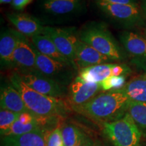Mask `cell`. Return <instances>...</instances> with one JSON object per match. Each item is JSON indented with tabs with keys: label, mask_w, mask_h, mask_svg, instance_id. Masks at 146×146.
<instances>
[{
	"label": "cell",
	"mask_w": 146,
	"mask_h": 146,
	"mask_svg": "<svg viewBox=\"0 0 146 146\" xmlns=\"http://www.w3.org/2000/svg\"><path fill=\"white\" fill-rule=\"evenodd\" d=\"M138 1L141 8L143 9L144 12H146V0H138Z\"/></svg>",
	"instance_id": "f546056e"
},
{
	"label": "cell",
	"mask_w": 146,
	"mask_h": 146,
	"mask_svg": "<svg viewBox=\"0 0 146 146\" xmlns=\"http://www.w3.org/2000/svg\"><path fill=\"white\" fill-rule=\"evenodd\" d=\"M33 47L36 54V66L39 72L62 86H69L76 76V73H78L77 69L68 64L47 57L41 54L33 45Z\"/></svg>",
	"instance_id": "52a82bcc"
},
{
	"label": "cell",
	"mask_w": 146,
	"mask_h": 146,
	"mask_svg": "<svg viewBox=\"0 0 146 146\" xmlns=\"http://www.w3.org/2000/svg\"><path fill=\"white\" fill-rule=\"evenodd\" d=\"M0 106L1 109L8 110L19 114L25 112L31 113L27 108L21 94L11 83L1 87Z\"/></svg>",
	"instance_id": "2e32d148"
},
{
	"label": "cell",
	"mask_w": 146,
	"mask_h": 146,
	"mask_svg": "<svg viewBox=\"0 0 146 146\" xmlns=\"http://www.w3.org/2000/svg\"><path fill=\"white\" fill-rule=\"evenodd\" d=\"M31 42L36 50L44 56L60 62L72 65L69 60L60 52L52 40L47 36L43 35H35L31 38Z\"/></svg>",
	"instance_id": "ac0fdd59"
},
{
	"label": "cell",
	"mask_w": 146,
	"mask_h": 146,
	"mask_svg": "<svg viewBox=\"0 0 146 146\" xmlns=\"http://www.w3.org/2000/svg\"><path fill=\"white\" fill-rule=\"evenodd\" d=\"M127 112L137 125L142 134L146 135V103L130 100Z\"/></svg>",
	"instance_id": "44dd1931"
},
{
	"label": "cell",
	"mask_w": 146,
	"mask_h": 146,
	"mask_svg": "<svg viewBox=\"0 0 146 146\" xmlns=\"http://www.w3.org/2000/svg\"><path fill=\"white\" fill-rule=\"evenodd\" d=\"M40 125L41 124H40V118L39 117H37L36 120H35L34 122L29 124H23L18 119L12 125L10 130L4 136H15L26 134V133L40 129H41Z\"/></svg>",
	"instance_id": "7402d4cb"
},
{
	"label": "cell",
	"mask_w": 146,
	"mask_h": 146,
	"mask_svg": "<svg viewBox=\"0 0 146 146\" xmlns=\"http://www.w3.org/2000/svg\"><path fill=\"white\" fill-rule=\"evenodd\" d=\"M104 133L114 146H139L142 133L127 113L123 118L104 123Z\"/></svg>",
	"instance_id": "5b68a950"
},
{
	"label": "cell",
	"mask_w": 146,
	"mask_h": 146,
	"mask_svg": "<svg viewBox=\"0 0 146 146\" xmlns=\"http://www.w3.org/2000/svg\"><path fill=\"white\" fill-rule=\"evenodd\" d=\"M46 146H64L61 129L56 128L47 137Z\"/></svg>",
	"instance_id": "484cf974"
},
{
	"label": "cell",
	"mask_w": 146,
	"mask_h": 146,
	"mask_svg": "<svg viewBox=\"0 0 146 146\" xmlns=\"http://www.w3.org/2000/svg\"><path fill=\"white\" fill-rule=\"evenodd\" d=\"M114 62L108 56L101 54L90 45L84 43L78 36L75 43L74 60V64L77 70H80L91 66L113 63Z\"/></svg>",
	"instance_id": "4fadbf2b"
},
{
	"label": "cell",
	"mask_w": 146,
	"mask_h": 146,
	"mask_svg": "<svg viewBox=\"0 0 146 146\" xmlns=\"http://www.w3.org/2000/svg\"><path fill=\"white\" fill-rule=\"evenodd\" d=\"M17 73L27 86L40 94L56 98H61L65 96L66 87L59 85L40 72L28 74Z\"/></svg>",
	"instance_id": "8fae6325"
},
{
	"label": "cell",
	"mask_w": 146,
	"mask_h": 146,
	"mask_svg": "<svg viewBox=\"0 0 146 146\" xmlns=\"http://www.w3.org/2000/svg\"><path fill=\"white\" fill-rule=\"evenodd\" d=\"M114 66V63L91 66L78 70V75L87 82L100 83L110 76H113Z\"/></svg>",
	"instance_id": "d6986e66"
},
{
	"label": "cell",
	"mask_w": 146,
	"mask_h": 146,
	"mask_svg": "<svg viewBox=\"0 0 146 146\" xmlns=\"http://www.w3.org/2000/svg\"><path fill=\"white\" fill-rule=\"evenodd\" d=\"M121 89L131 101L146 103V72L131 78Z\"/></svg>",
	"instance_id": "ffe728a7"
},
{
	"label": "cell",
	"mask_w": 146,
	"mask_h": 146,
	"mask_svg": "<svg viewBox=\"0 0 146 146\" xmlns=\"http://www.w3.org/2000/svg\"><path fill=\"white\" fill-rule=\"evenodd\" d=\"M12 0H0V3L1 4H8V3H12Z\"/></svg>",
	"instance_id": "4dcf8cb0"
},
{
	"label": "cell",
	"mask_w": 146,
	"mask_h": 146,
	"mask_svg": "<svg viewBox=\"0 0 146 146\" xmlns=\"http://www.w3.org/2000/svg\"><path fill=\"white\" fill-rule=\"evenodd\" d=\"M13 68L21 74L39 72L36 62V54L31 42L22 35L18 39L13 56Z\"/></svg>",
	"instance_id": "30bf717a"
},
{
	"label": "cell",
	"mask_w": 146,
	"mask_h": 146,
	"mask_svg": "<svg viewBox=\"0 0 146 146\" xmlns=\"http://www.w3.org/2000/svg\"><path fill=\"white\" fill-rule=\"evenodd\" d=\"M75 146H97L95 143V142L93 141L91 139L88 137L83 135L82 137L80 139V141L78 142L77 144Z\"/></svg>",
	"instance_id": "f1b7e54d"
},
{
	"label": "cell",
	"mask_w": 146,
	"mask_h": 146,
	"mask_svg": "<svg viewBox=\"0 0 146 146\" xmlns=\"http://www.w3.org/2000/svg\"><path fill=\"white\" fill-rule=\"evenodd\" d=\"M125 76H112L100 83L103 91L121 89L125 83Z\"/></svg>",
	"instance_id": "d4e9b609"
},
{
	"label": "cell",
	"mask_w": 146,
	"mask_h": 146,
	"mask_svg": "<svg viewBox=\"0 0 146 146\" xmlns=\"http://www.w3.org/2000/svg\"><path fill=\"white\" fill-rule=\"evenodd\" d=\"M74 28H59L45 26L42 35L50 38L60 52L76 68L74 60L75 43L78 35L74 33Z\"/></svg>",
	"instance_id": "9c48e42d"
},
{
	"label": "cell",
	"mask_w": 146,
	"mask_h": 146,
	"mask_svg": "<svg viewBox=\"0 0 146 146\" xmlns=\"http://www.w3.org/2000/svg\"><path fill=\"white\" fill-rule=\"evenodd\" d=\"M139 146H146V143H143V144H140Z\"/></svg>",
	"instance_id": "d6a6232c"
},
{
	"label": "cell",
	"mask_w": 146,
	"mask_h": 146,
	"mask_svg": "<svg viewBox=\"0 0 146 146\" xmlns=\"http://www.w3.org/2000/svg\"><path fill=\"white\" fill-rule=\"evenodd\" d=\"M10 81L21 94L29 110L36 117L52 118L66 112V106L60 98L45 96L30 88L16 72L11 74Z\"/></svg>",
	"instance_id": "7a4b0ae2"
},
{
	"label": "cell",
	"mask_w": 146,
	"mask_h": 146,
	"mask_svg": "<svg viewBox=\"0 0 146 146\" xmlns=\"http://www.w3.org/2000/svg\"><path fill=\"white\" fill-rule=\"evenodd\" d=\"M38 7L45 20L52 21L69 20L86 10L83 0H39Z\"/></svg>",
	"instance_id": "8992f818"
},
{
	"label": "cell",
	"mask_w": 146,
	"mask_h": 146,
	"mask_svg": "<svg viewBox=\"0 0 146 146\" xmlns=\"http://www.w3.org/2000/svg\"><path fill=\"white\" fill-rule=\"evenodd\" d=\"M46 137L43 129L15 136H4L2 146H46Z\"/></svg>",
	"instance_id": "e0dca14e"
},
{
	"label": "cell",
	"mask_w": 146,
	"mask_h": 146,
	"mask_svg": "<svg viewBox=\"0 0 146 146\" xmlns=\"http://www.w3.org/2000/svg\"><path fill=\"white\" fill-rule=\"evenodd\" d=\"M79 39L113 61L123 60L124 53L106 25L100 22H89L78 33Z\"/></svg>",
	"instance_id": "3957f363"
},
{
	"label": "cell",
	"mask_w": 146,
	"mask_h": 146,
	"mask_svg": "<svg viewBox=\"0 0 146 146\" xmlns=\"http://www.w3.org/2000/svg\"><path fill=\"white\" fill-rule=\"evenodd\" d=\"M22 34L10 28L1 31L0 35V60L1 68H13V56Z\"/></svg>",
	"instance_id": "9a60e30c"
},
{
	"label": "cell",
	"mask_w": 146,
	"mask_h": 146,
	"mask_svg": "<svg viewBox=\"0 0 146 146\" xmlns=\"http://www.w3.org/2000/svg\"><path fill=\"white\" fill-rule=\"evenodd\" d=\"M7 19L15 27L16 30L27 37L42 35L44 25L38 18L28 14L10 12L6 14Z\"/></svg>",
	"instance_id": "5bb4252c"
},
{
	"label": "cell",
	"mask_w": 146,
	"mask_h": 146,
	"mask_svg": "<svg viewBox=\"0 0 146 146\" xmlns=\"http://www.w3.org/2000/svg\"><path fill=\"white\" fill-rule=\"evenodd\" d=\"M33 0H12V6L14 10L17 11H23L29 4L33 2Z\"/></svg>",
	"instance_id": "4316f807"
},
{
	"label": "cell",
	"mask_w": 146,
	"mask_h": 146,
	"mask_svg": "<svg viewBox=\"0 0 146 146\" xmlns=\"http://www.w3.org/2000/svg\"><path fill=\"white\" fill-rule=\"evenodd\" d=\"M95 1L118 4H139L138 0H95Z\"/></svg>",
	"instance_id": "83f0119b"
},
{
	"label": "cell",
	"mask_w": 146,
	"mask_h": 146,
	"mask_svg": "<svg viewBox=\"0 0 146 146\" xmlns=\"http://www.w3.org/2000/svg\"><path fill=\"white\" fill-rule=\"evenodd\" d=\"M99 146H100V145H99Z\"/></svg>",
	"instance_id": "836d02e7"
},
{
	"label": "cell",
	"mask_w": 146,
	"mask_h": 146,
	"mask_svg": "<svg viewBox=\"0 0 146 146\" xmlns=\"http://www.w3.org/2000/svg\"><path fill=\"white\" fill-rule=\"evenodd\" d=\"M61 133L64 146H75L83 135L77 127L72 125L64 126Z\"/></svg>",
	"instance_id": "603a6c76"
},
{
	"label": "cell",
	"mask_w": 146,
	"mask_h": 146,
	"mask_svg": "<svg viewBox=\"0 0 146 146\" xmlns=\"http://www.w3.org/2000/svg\"><path fill=\"white\" fill-rule=\"evenodd\" d=\"M119 39L131 64L146 72V36L137 32L125 31L120 33Z\"/></svg>",
	"instance_id": "ba28073f"
},
{
	"label": "cell",
	"mask_w": 146,
	"mask_h": 146,
	"mask_svg": "<svg viewBox=\"0 0 146 146\" xmlns=\"http://www.w3.org/2000/svg\"><path fill=\"white\" fill-rule=\"evenodd\" d=\"M102 91L100 83L87 82L77 75L68 87L71 106L74 108L85 104Z\"/></svg>",
	"instance_id": "7c38bea8"
},
{
	"label": "cell",
	"mask_w": 146,
	"mask_h": 146,
	"mask_svg": "<svg viewBox=\"0 0 146 146\" xmlns=\"http://www.w3.org/2000/svg\"><path fill=\"white\" fill-rule=\"evenodd\" d=\"M145 35H146V12H145Z\"/></svg>",
	"instance_id": "1f68e13d"
},
{
	"label": "cell",
	"mask_w": 146,
	"mask_h": 146,
	"mask_svg": "<svg viewBox=\"0 0 146 146\" xmlns=\"http://www.w3.org/2000/svg\"><path fill=\"white\" fill-rule=\"evenodd\" d=\"M130 100L122 89L100 93L74 111L96 121L110 123L123 118L127 113Z\"/></svg>",
	"instance_id": "6da1fadb"
},
{
	"label": "cell",
	"mask_w": 146,
	"mask_h": 146,
	"mask_svg": "<svg viewBox=\"0 0 146 146\" xmlns=\"http://www.w3.org/2000/svg\"><path fill=\"white\" fill-rule=\"evenodd\" d=\"M21 114L12 112L8 110L1 109L0 110V132L1 135L4 136L12 125L20 117Z\"/></svg>",
	"instance_id": "cb8c5ba5"
},
{
	"label": "cell",
	"mask_w": 146,
	"mask_h": 146,
	"mask_svg": "<svg viewBox=\"0 0 146 146\" xmlns=\"http://www.w3.org/2000/svg\"><path fill=\"white\" fill-rule=\"evenodd\" d=\"M101 12L112 23L130 31L145 25V12L139 4L96 2Z\"/></svg>",
	"instance_id": "277c9868"
}]
</instances>
